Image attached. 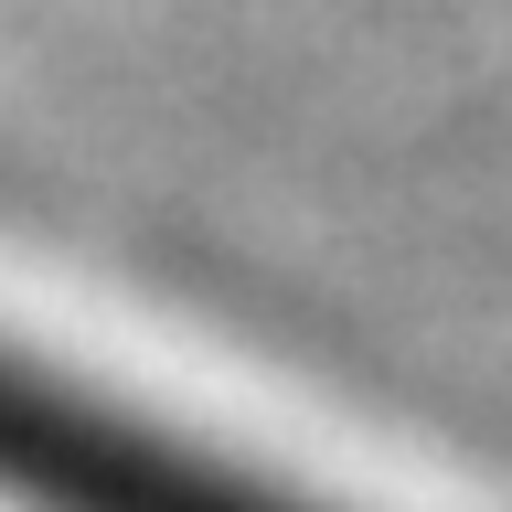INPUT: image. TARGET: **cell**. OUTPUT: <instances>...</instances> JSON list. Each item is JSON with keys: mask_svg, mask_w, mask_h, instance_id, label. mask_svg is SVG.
<instances>
[{"mask_svg": "<svg viewBox=\"0 0 512 512\" xmlns=\"http://www.w3.org/2000/svg\"><path fill=\"white\" fill-rule=\"evenodd\" d=\"M0 512H310V502L0 342Z\"/></svg>", "mask_w": 512, "mask_h": 512, "instance_id": "6da1fadb", "label": "cell"}]
</instances>
